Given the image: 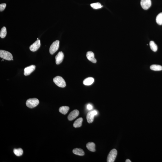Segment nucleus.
Here are the masks:
<instances>
[{"label":"nucleus","mask_w":162,"mask_h":162,"mask_svg":"<svg viewBox=\"0 0 162 162\" xmlns=\"http://www.w3.org/2000/svg\"><path fill=\"white\" fill-rule=\"evenodd\" d=\"M117 155V151L115 149H112L110 152L107 158V162H113L115 161Z\"/></svg>","instance_id":"obj_4"},{"label":"nucleus","mask_w":162,"mask_h":162,"mask_svg":"<svg viewBox=\"0 0 162 162\" xmlns=\"http://www.w3.org/2000/svg\"><path fill=\"white\" fill-rule=\"evenodd\" d=\"M152 3L151 0H141L140 5L145 10H147L151 7Z\"/></svg>","instance_id":"obj_7"},{"label":"nucleus","mask_w":162,"mask_h":162,"mask_svg":"<svg viewBox=\"0 0 162 162\" xmlns=\"http://www.w3.org/2000/svg\"><path fill=\"white\" fill-rule=\"evenodd\" d=\"M156 22L159 25H162V12L160 13L157 15L156 18Z\"/></svg>","instance_id":"obj_22"},{"label":"nucleus","mask_w":162,"mask_h":162,"mask_svg":"<svg viewBox=\"0 0 162 162\" xmlns=\"http://www.w3.org/2000/svg\"><path fill=\"white\" fill-rule=\"evenodd\" d=\"M39 100L36 98H30L28 99L26 102L27 107L31 109L35 107L39 104Z\"/></svg>","instance_id":"obj_1"},{"label":"nucleus","mask_w":162,"mask_h":162,"mask_svg":"<svg viewBox=\"0 0 162 162\" xmlns=\"http://www.w3.org/2000/svg\"><path fill=\"white\" fill-rule=\"evenodd\" d=\"M35 66L34 65L28 66L25 68L24 69V74L25 76L30 75L31 73L35 70Z\"/></svg>","instance_id":"obj_10"},{"label":"nucleus","mask_w":162,"mask_h":162,"mask_svg":"<svg viewBox=\"0 0 162 162\" xmlns=\"http://www.w3.org/2000/svg\"><path fill=\"white\" fill-rule=\"evenodd\" d=\"M86 56L88 60L92 63H96V60L95 58L93 52L91 51L88 52L86 53Z\"/></svg>","instance_id":"obj_12"},{"label":"nucleus","mask_w":162,"mask_h":162,"mask_svg":"<svg viewBox=\"0 0 162 162\" xmlns=\"http://www.w3.org/2000/svg\"><path fill=\"white\" fill-rule=\"evenodd\" d=\"M149 45H150L151 49L154 52L157 51L158 49V46L154 41H150V43H149Z\"/></svg>","instance_id":"obj_18"},{"label":"nucleus","mask_w":162,"mask_h":162,"mask_svg":"<svg viewBox=\"0 0 162 162\" xmlns=\"http://www.w3.org/2000/svg\"><path fill=\"white\" fill-rule=\"evenodd\" d=\"M126 162H131L130 160L129 159H127L126 160Z\"/></svg>","instance_id":"obj_26"},{"label":"nucleus","mask_w":162,"mask_h":162,"mask_svg":"<svg viewBox=\"0 0 162 162\" xmlns=\"http://www.w3.org/2000/svg\"><path fill=\"white\" fill-rule=\"evenodd\" d=\"M6 7V4L5 3H3L0 4V11H3L5 9Z\"/></svg>","instance_id":"obj_24"},{"label":"nucleus","mask_w":162,"mask_h":162,"mask_svg":"<svg viewBox=\"0 0 162 162\" xmlns=\"http://www.w3.org/2000/svg\"><path fill=\"white\" fill-rule=\"evenodd\" d=\"M150 68L152 70L160 71L162 70V66L160 65L154 64L150 66Z\"/></svg>","instance_id":"obj_17"},{"label":"nucleus","mask_w":162,"mask_h":162,"mask_svg":"<svg viewBox=\"0 0 162 162\" xmlns=\"http://www.w3.org/2000/svg\"><path fill=\"white\" fill-rule=\"evenodd\" d=\"M94 80L92 77H89L85 79L83 81V84L86 86H89L93 84Z\"/></svg>","instance_id":"obj_13"},{"label":"nucleus","mask_w":162,"mask_h":162,"mask_svg":"<svg viewBox=\"0 0 162 162\" xmlns=\"http://www.w3.org/2000/svg\"><path fill=\"white\" fill-rule=\"evenodd\" d=\"M59 41L56 40L51 45L50 48V53L51 55H53L58 50L59 47Z\"/></svg>","instance_id":"obj_6"},{"label":"nucleus","mask_w":162,"mask_h":162,"mask_svg":"<svg viewBox=\"0 0 162 162\" xmlns=\"http://www.w3.org/2000/svg\"><path fill=\"white\" fill-rule=\"evenodd\" d=\"M95 143L92 142L88 143L86 144V146L89 150L92 152H95Z\"/></svg>","instance_id":"obj_14"},{"label":"nucleus","mask_w":162,"mask_h":162,"mask_svg":"<svg viewBox=\"0 0 162 162\" xmlns=\"http://www.w3.org/2000/svg\"><path fill=\"white\" fill-rule=\"evenodd\" d=\"M83 121L82 118H80L75 120L73 126L75 128H78L81 127Z\"/></svg>","instance_id":"obj_15"},{"label":"nucleus","mask_w":162,"mask_h":162,"mask_svg":"<svg viewBox=\"0 0 162 162\" xmlns=\"http://www.w3.org/2000/svg\"><path fill=\"white\" fill-rule=\"evenodd\" d=\"M73 153L77 155L82 156L84 155V152L82 149L80 148H75L73 149Z\"/></svg>","instance_id":"obj_16"},{"label":"nucleus","mask_w":162,"mask_h":162,"mask_svg":"<svg viewBox=\"0 0 162 162\" xmlns=\"http://www.w3.org/2000/svg\"><path fill=\"white\" fill-rule=\"evenodd\" d=\"M98 114V112L96 110H94L89 112L86 116L87 121L89 123L93 122L94 117Z\"/></svg>","instance_id":"obj_5"},{"label":"nucleus","mask_w":162,"mask_h":162,"mask_svg":"<svg viewBox=\"0 0 162 162\" xmlns=\"http://www.w3.org/2000/svg\"><path fill=\"white\" fill-rule=\"evenodd\" d=\"M13 152L17 156H20L23 155V151L21 148L15 149H14Z\"/></svg>","instance_id":"obj_20"},{"label":"nucleus","mask_w":162,"mask_h":162,"mask_svg":"<svg viewBox=\"0 0 162 162\" xmlns=\"http://www.w3.org/2000/svg\"><path fill=\"white\" fill-rule=\"evenodd\" d=\"M91 7L94 9H97L101 8L102 7V6L99 3H96L91 4Z\"/></svg>","instance_id":"obj_23"},{"label":"nucleus","mask_w":162,"mask_h":162,"mask_svg":"<svg viewBox=\"0 0 162 162\" xmlns=\"http://www.w3.org/2000/svg\"><path fill=\"white\" fill-rule=\"evenodd\" d=\"M69 109V107L67 106H62L59 108V111L62 114L66 115L68 112Z\"/></svg>","instance_id":"obj_19"},{"label":"nucleus","mask_w":162,"mask_h":162,"mask_svg":"<svg viewBox=\"0 0 162 162\" xmlns=\"http://www.w3.org/2000/svg\"><path fill=\"white\" fill-rule=\"evenodd\" d=\"M64 54L62 52H59L55 57L56 64L58 65L61 64L64 59Z\"/></svg>","instance_id":"obj_11"},{"label":"nucleus","mask_w":162,"mask_h":162,"mask_svg":"<svg viewBox=\"0 0 162 162\" xmlns=\"http://www.w3.org/2000/svg\"><path fill=\"white\" fill-rule=\"evenodd\" d=\"M79 113V111L77 110H75L72 111L68 116V119L70 121H71V120L74 119L78 116Z\"/></svg>","instance_id":"obj_9"},{"label":"nucleus","mask_w":162,"mask_h":162,"mask_svg":"<svg viewBox=\"0 0 162 162\" xmlns=\"http://www.w3.org/2000/svg\"><path fill=\"white\" fill-rule=\"evenodd\" d=\"M40 45V41L37 40L30 46V50L32 52L36 51L39 48Z\"/></svg>","instance_id":"obj_8"},{"label":"nucleus","mask_w":162,"mask_h":162,"mask_svg":"<svg viewBox=\"0 0 162 162\" xmlns=\"http://www.w3.org/2000/svg\"><path fill=\"white\" fill-rule=\"evenodd\" d=\"M0 57L1 58L8 61H10L13 59V56L12 54L4 50H0Z\"/></svg>","instance_id":"obj_3"},{"label":"nucleus","mask_w":162,"mask_h":162,"mask_svg":"<svg viewBox=\"0 0 162 162\" xmlns=\"http://www.w3.org/2000/svg\"><path fill=\"white\" fill-rule=\"evenodd\" d=\"M53 82L55 84L59 87L64 88L66 86V83L62 77L57 76L53 78Z\"/></svg>","instance_id":"obj_2"},{"label":"nucleus","mask_w":162,"mask_h":162,"mask_svg":"<svg viewBox=\"0 0 162 162\" xmlns=\"http://www.w3.org/2000/svg\"><path fill=\"white\" fill-rule=\"evenodd\" d=\"M87 108L88 110H91L93 109V107L90 104H89L87 105Z\"/></svg>","instance_id":"obj_25"},{"label":"nucleus","mask_w":162,"mask_h":162,"mask_svg":"<svg viewBox=\"0 0 162 162\" xmlns=\"http://www.w3.org/2000/svg\"><path fill=\"white\" fill-rule=\"evenodd\" d=\"M7 34V29L5 27H4L1 29L0 32V37L1 38H4Z\"/></svg>","instance_id":"obj_21"}]
</instances>
